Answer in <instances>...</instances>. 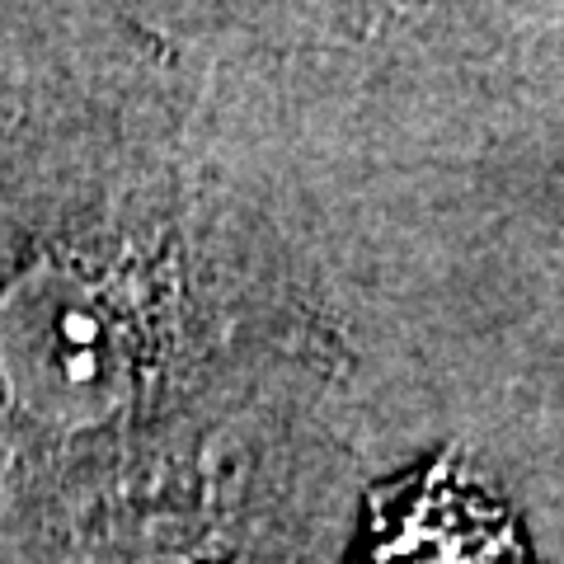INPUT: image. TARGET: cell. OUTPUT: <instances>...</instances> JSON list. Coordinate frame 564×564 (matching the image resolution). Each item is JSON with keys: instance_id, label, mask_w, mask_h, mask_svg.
Masks as SVG:
<instances>
[{"instance_id": "cell-3", "label": "cell", "mask_w": 564, "mask_h": 564, "mask_svg": "<svg viewBox=\"0 0 564 564\" xmlns=\"http://www.w3.org/2000/svg\"><path fill=\"white\" fill-rule=\"evenodd\" d=\"M141 564H184V560H174V555H161V560H141Z\"/></svg>"}, {"instance_id": "cell-2", "label": "cell", "mask_w": 564, "mask_h": 564, "mask_svg": "<svg viewBox=\"0 0 564 564\" xmlns=\"http://www.w3.org/2000/svg\"><path fill=\"white\" fill-rule=\"evenodd\" d=\"M381 564H518L513 536L475 499L437 489L386 536Z\"/></svg>"}, {"instance_id": "cell-1", "label": "cell", "mask_w": 564, "mask_h": 564, "mask_svg": "<svg viewBox=\"0 0 564 564\" xmlns=\"http://www.w3.org/2000/svg\"><path fill=\"white\" fill-rule=\"evenodd\" d=\"M0 377L52 429H95L132 386L128 334L95 282L33 263L0 292Z\"/></svg>"}]
</instances>
